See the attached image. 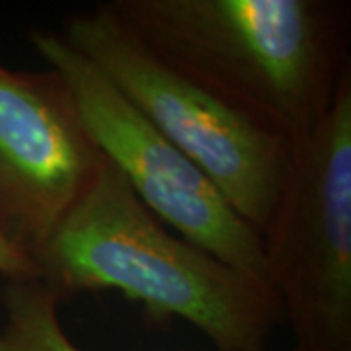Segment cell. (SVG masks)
Segmentation results:
<instances>
[{"mask_svg": "<svg viewBox=\"0 0 351 351\" xmlns=\"http://www.w3.org/2000/svg\"><path fill=\"white\" fill-rule=\"evenodd\" d=\"M176 69L295 147L351 78L348 0H108Z\"/></svg>", "mask_w": 351, "mask_h": 351, "instance_id": "obj_1", "label": "cell"}, {"mask_svg": "<svg viewBox=\"0 0 351 351\" xmlns=\"http://www.w3.org/2000/svg\"><path fill=\"white\" fill-rule=\"evenodd\" d=\"M61 299L117 291L154 322L182 318L215 351H265L285 322L269 283L182 239L138 199L106 156L96 180L36 256Z\"/></svg>", "mask_w": 351, "mask_h": 351, "instance_id": "obj_2", "label": "cell"}, {"mask_svg": "<svg viewBox=\"0 0 351 351\" xmlns=\"http://www.w3.org/2000/svg\"><path fill=\"white\" fill-rule=\"evenodd\" d=\"M61 36L199 166L263 239L291 164L287 138L156 55L101 2L64 18Z\"/></svg>", "mask_w": 351, "mask_h": 351, "instance_id": "obj_3", "label": "cell"}, {"mask_svg": "<svg viewBox=\"0 0 351 351\" xmlns=\"http://www.w3.org/2000/svg\"><path fill=\"white\" fill-rule=\"evenodd\" d=\"M267 277L297 351H351V78L293 147L263 234Z\"/></svg>", "mask_w": 351, "mask_h": 351, "instance_id": "obj_4", "label": "cell"}, {"mask_svg": "<svg viewBox=\"0 0 351 351\" xmlns=\"http://www.w3.org/2000/svg\"><path fill=\"white\" fill-rule=\"evenodd\" d=\"M27 41L63 78L90 137L138 199L182 239L269 283L262 237L199 166L137 112L61 32L38 27L27 34Z\"/></svg>", "mask_w": 351, "mask_h": 351, "instance_id": "obj_5", "label": "cell"}, {"mask_svg": "<svg viewBox=\"0 0 351 351\" xmlns=\"http://www.w3.org/2000/svg\"><path fill=\"white\" fill-rule=\"evenodd\" d=\"M104 154L53 69L0 64V234L36 260L86 193Z\"/></svg>", "mask_w": 351, "mask_h": 351, "instance_id": "obj_6", "label": "cell"}, {"mask_svg": "<svg viewBox=\"0 0 351 351\" xmlns=\"http://www.w3.org/2000/svg\"><path fill=\"white\" fill-rule=\"evenodd\" d=\"M0 304L6 313L0 351H82L63 330L61 299L39 279L6 281Z\"/></svg>", "mask_w": 351, "mask_h": 351, "instance_id": "obj_7", "label": "cell"}, {"mask_svg": "<svg viewBox=\"0 0 351 351\" xmlns=\"http://www.w3.org/2000/svg\"><path fill=\"white\" fill-rule=\"evenodd\" d=\"M0 276L6 281H32L39 279V267L36 260L18 250L0 234Z\"/></svg>", "mask_w": 351, "mask_h": 351, "instance_id": "obj_8", "label": "cell"}, {"mask_svg": "<svg viewBox=\"0 0 351 351\" xmlns=\"http://www.w3.org/2000/svg\"><path fill=\"white\" fill-rule=\"evenodd\" d=\"M289 351H297V350H295V348H293V350H289Z\"/></svg>", "mask_w": 351, "mask_h": 351, "instance_id": "obj_9", "label": "cell"}]
</instances>
